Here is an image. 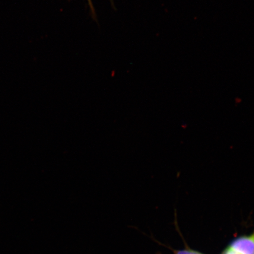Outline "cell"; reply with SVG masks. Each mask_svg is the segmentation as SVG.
<instances>
[{"instance_id": "cell-1", "label": "cell", "mask_w": 254, "mask_h": 254, "mask_svg": "<svg viewBox=\"0 0 254 254\" xmlns=\"http://www.w3.org/2000/svg\"><path fill=\"white\" fill-rule=\"evenodd\" d=\"M241 254H254V232L250 236L238 238L230 246Z\"/></svg>"}, {"instance_id": "cell-2", "label": "cell", "mask_w": 254, "mask_h": 254, "mask_svg": "<svg viewBox=\"0 0 254 254\" xmlns=\"http://www.w3.org/2000/svg\"><path fill=\"white\" fill-rule=\"evenodd\" d=\"M176 254H202L192 250H182L179 251Z\"/></svg>"}, {"instance_id": "cell-3", "label": "cell", "mask_w": 254, "mask_h": 254, "mask_svg": "<svg viewBox=\"0 0 254 254\" xmlns=\"http://www.w3.org/2000/svg\"><path fill=\"white\" fill-rule=\"evenodd\" d=\"M224 254H241L240 253L236 252V251L232 249L230 247L225 251Z\"/></svg>"}, {"instance_id": "cell-4", "label": "cell", "mask_w": 254, "mask_h": 254, "mask_svg": "<svg viewBox=\"0 0 254 254\" xmlns=\"http://www.w3.org/2000/svg\"><path fill=\"white\" fill-rule=\"evenodd\" d=\"M88 1L89 2H90V4H91V0H88Z\"/></svg>"}]
</instances>
